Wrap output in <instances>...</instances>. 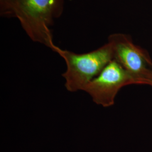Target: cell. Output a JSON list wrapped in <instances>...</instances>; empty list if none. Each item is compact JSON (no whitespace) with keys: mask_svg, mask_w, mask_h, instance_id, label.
Instances as JSON below:
<instances>
[{"mask_svg":"<svg viewBox=\"0 0 152 152\" xmlns=\"http://www.w3.org/2000/svg\"><path fill=\"white\" fill-rule=\"evenodd\" d=\"M53 51L64 60L66 71L62 74L65 87L70 92L83 91L88 83L113 59V52L109 42L91 51L77 54L55 45Z\"/></svg>","mask_w":152,"mask_h":152,"instance_id":"2","label":"cell"},{"mask_svg":"<svg viewBox=\"0 0 152 152\" xmlns=\"http://www.w3.org/2000/svg\"><path fill=\"white\" fill-rule=\"evenodd\" d=\"M108 42L112 48L113 59L129 73L136 85L152 87V60L147 50L134 44L130 36L122 33L110 34Z\"/></svg>","mask_w":152,"mask_h":152,"instance_id":"3","label":"cell"},{"mask_svg":"<svg viewBox=\"0 0 152 152\" xmlns=\"http://www.w3.org/2000/svg\"><path fill=\"white\" fill-rule=\"evenodd\" d=\"M136 84L129 73L118 62L113 59L98 76L90 82L84 91L95 103L103 107L114 105L115 97L122 87Z\"/></svg>","mask_w":152,"mask_h":152,"instance_id":"4","label":"cell"},{"mask_svg":"<svg viewBox=\"0 0 152 152\" xmlns=\"http://www.w3.org/2000/svg\"><path fill=\"white\" fill-rule=\"evenodd\" d=\"M7 0H0V12L4 10Z\"/></svg>","mask_w":152,"mask_h":152,"instance_id":"5","label":"cell"},{"mask_svg":"<svg viewBox=\"0 0 152 152\" xmlns=\"http://www.w3.org/2000/svg\"><path fill=\"white\" fill-rule=\"evenodd\" d=\"M64 0H7L1 16L15 17L34 42L50 49L55 45L51 27L62 14Z\"/></svg>","mask_w":152,"mask_h":152,"instance_id":"1","label":"cell"}]
</instances>
